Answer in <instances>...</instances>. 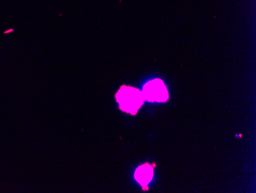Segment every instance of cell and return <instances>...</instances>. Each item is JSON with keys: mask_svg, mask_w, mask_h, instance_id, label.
<instances>
[{"mask_svg": "<svg viewBox=\"0 0 256 193\" xmlns=\"http://www.w3.org/2000/svg\"><path fill=\"white\" fill-rule=\"evenodd\" d=\"M145 100L154 103H165L169 99V93L164 83L159 79L148 82L143 89Z\"/></svg>", "mask_w": 256, "mask_h": 193, "instance_id": "2", "label": "cell"}, {"mask_svg": "<svg viewBox=\"0 0 256 193\" xmlns=\"http://www.w3.org/2000/svg\"><path fill=\"white\" fill-rule=\"evenodd\" d=\"M120 109L126 113L136 115L144 103L143 93L132 86H123L115 95Z\"/></svg>", "mask_w": 256, "mask_h": 193, "instance_id": "1", "label": "cell"}, {"mask_svg": "<svg viewBox=\"0 0 256 193\" xmlns=\"http://www.w3.org/2000/svg\"><path fill=\"white\" fill-rule=\"evenodd\" d=\"M237 137H241V135H237Z\"/></svg>", "mask_w": 256, "mask_h": 193, "instance_id": "4", "label": "cell"}, {"mask_svg": "<svg viewBox=\"0 0 256 193\" xmlns=\"http://www.w3.org/2000/svg\"><path fill=\"white\" fill-rule=\"evenodd\" d=\"M154 165H150L149 163H144L143 165H140L136 171H135L134 178L138 183L143 187L144 190L148 189V184L150 182L153 178L154 174Z\"/></svg>", "mask_w": 256, "mask_h": 193, "instance_id": "3", "label": "cell"}]
</instances>
